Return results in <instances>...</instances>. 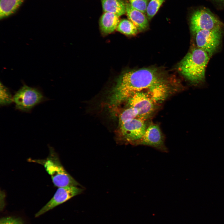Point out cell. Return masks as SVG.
Here are the masks:
<instances>
[{"label":"cell","instance_id":"1","mask_svg":"<svg viewBox=\"0 0 224 224\" xmlns=\"http://www.w3.org/2000/svg\"><path fill=\"white\" fill-rule=\"evenodd\" d=\"M171 82L164 72L157 68L127 71L118 78L111 92L110 104L118 106L138 92H147L152 96L163 94L172 90Z\"/></svg>","mask_w":224,"mask_h":224},{"label":"cell","instance_id":"2","mask_svg":"<svg viewBox=\"0 0 224 224\" xmlns=\"http://www.w3.org/2000/svg\"><path fill=\"white\" fill-rule=\"evenodd\" d=\"M210 58L202 49L193 48L180 62L178 69L193 85H202L205 82L206 68Z\"/></svg>","mask_w":224,"mask_h":224},{"label":"cell","instance_id":"3","mask_svg":"<svg viewBox=\"0 0 224 224\" xmlns=\"http://www.w3.org/2000/svg\"><path fill=\"white\" fill-rule=\"evenodd\" d=\"M48 156L44 159H28L30 162L36 163L43 166L50 175L54 185L58 188L79 186L77 182L65 170L62 165L59 157L53 148L49 147Z\"/></svg>","mask_w":224,"mask_h":224},{"label":"cell","instance_id":"4","mask_svg":"<svg viewBox=\"0 0 224 224\" xmlns=\"http://www.w3.org/2000/svg\"><path fill=\"white\" fill-rule=\"evenodd\" d=\"M47 100L39 89L26 84L15 93L13 97L15 109L26 112H30L35 106Z\"/></svg>","mask_w":224,"mask_h":224},{"label":"cell","instance_id":"5","mask_svg":"<svg viewBox=\"0 0 224 224\" xmlns=\"http://www.w3.org/2000/svg\"><path fill=\"white\" fill-rule=\"evenodd\" d=\"M220 26H224V24L207 8H198L191 15L190 28L194 35L201 30H211Z\"/></svg>","mask_w":224,"mask_h":224},{"label":"cell","instance_id":"6","mask_svg":"<svg viewBox=\"0 0 224 224\" xmlns=\"http://www.w3.org/2000/svg\"><path fill=\"white\" fill-rule=\"evenodd\" d=\"M223 27L220 26L211 30L198 32L194 35L197 47L204 51L211 57L220 44Z\"/></svg>","mask_w":224,"mask_h":224},{"label":"cell","instance_id":"7","mask_svg":"<svg viewBox=\"0 0 224 224\" xmlns=\"http://www.w3.org/2000/svg\"><path fill=\"white\" fill-rule=\"evenodd\" d=\"M145 121L136 118L119 124V133L121 139L126 143L137 146L147 127Z\"/></svg>","mask_w":224,"mask_h":224},{"label":"cell","instance_id":"8","mask_svg":"<svg viewBox=\"0 0 224 224\" xmlns=\"http://www.w3.org/2000/svg\"><path fill=\"white\" fill-rule=\"evenodd\" d=\"M146 92H137L127 100L128 107L135 108L138 110V118L145 120L154 112L156 102L150 95Z\"/></svg>","mask_w":224,"mask_h":224},{"label":"cell","instance_id":"9","mask_svg":"<svg viewBox=\"0 0 224 224\" xmlns=\"http://www.w3.org/2000/svg\"><path fill=\"white\" fill-rule=\"evenodd\" d=\"M83 189L77 186L58 188L51 199L35 215L38 217L47 212L82 193Z\"/></svg>","mask_w":224,"mask_h":224},{"label":"cell","instance_id":"10","mask_svg":"<svg viewBox=\"0 0 224 224\" xmlns=\"http://www.w3.org/2000/svg\"><path fill=\"white\" fill-rule=\"evenodd\" d=\"M142 145L153 147L164 152L168 150L164 144V137L159 126L152 123L146 129L145 132L137 145Z\"/></svg>","mask_w":224,"mask_h":224},{"label":"cell","instance_id":"11","mask_svg":"<svg viewBox=\"0 0 224 224\" xmlns=\"http://www.w3.org/2000/svg\"><path fill=\"white\" fill-rule=\"evenodd\" d=\"M126 13L129 19L139 30L146 29L148 22L144 14L133 7L129 3H126Z\"/></svg>","mask_w":224,"mask_h":224},{"label":"cell","instance_id":"12","mask_svg":"<svg viewBox=\"0 0 224 224\" xmlns=\"http://www.w3.org/2000/svg\"><path fill=\"white\" fill-rule=\"evenodd\" d=\"M119 16L112 13L104 12L100 20V26L102 32L108 34L114 31L120 21Z\"/></svg>","mask_w":224,"mask_h":224},{"label":"cell","instance_id":"13","mask_svg":"<svg viewBox=\"0 0 224 224\" xmlns=\"http://www.w3.org/2000/svg\"><path fill=\"white\" fill-rule=\"evenodd\" d=\"M104 12L115 14L119 16L126 13V3L122 0H101Z\"/></svg>","mask_w":224,"mask_h":224},{"label":"cell","instance_id":"14","mask_svg":"<svg viewBox=\"0 0 224 224\" xmlns=\"http://www.w3.org/2000/svg\"><path fill=\"white\" fill-rule=\"evenodd\" d=\"M24 0H1L0 17L3 19L14 13Z\"/></svg>","mask_w":224,"mask_h":224},{"label":"cell","instance_id":"15","mask_svg":"<svg viewBox=\"0 0 224 224\" xmlns=\"http://www.w3.org/2000/svg\"><path fill=\"white\" fill-rule=\"evenodd\" d=\"M117 30L127 35H135L138 30L137 27L130 20L126 19H122L119 21Z\"/></svg>","mask_w":224,"mask_h":224},{"label":"cell","instance_id":"16","mask_svg":"<svg viewBox=\"0 0 224 224\" xmlns=\"http://www.w3.org/2000/svg\"><path fill=\"white\" fill-rule=\"evenodd\" d=\"M13 97L9 89L0 82V105L1 106H7L13 102Z\"/></svg>","mask_w":224,"mask_h":224},{"label":"cell","instance_id":"17","mask_svg":"<svg viewBox=\"0 0 224 224\" xmlns=\"http://www.w3.org/2000/svg\"><path fill=\"white\" fill-rule=\"evenodd\" d=\"M138 111L134 108L128 107L120 114L119 117V124L126 121L138 118Z\"/></svg>","mask_w":224,"mask_h":224},{"label":"cell","instance_id":"18","mask_svg":"<svg viewBox=\"0 0 224 224\" xmlns=\"http://www.w3.org/2000/svg\"><path fill=\"white\" fill-rule=\"evenodd\" d=\"M165 0H151L147 8L146 13L149 19L152 18L156 14Z\"/></svg>","mask_w":224,"mask_h":224},{"label":"cell","instance_id":"19","mask_svg":"<svg viewBox=\"0 0 224 224\" xmlns=\"http://www.w3.org/2000/svg\"><path fill=\"white\" fill-rule=\"evenodd\" d=\"M130 4L135 9L145 14L146 12L148 0H129Z\"/></svg>","mask_w":224,"mask_h":224},{"label":"cell","instance_id":"20","mask_svg":"<svg viewBox=\"0 0 224 224\" xmlns=\"http://www.w3.org/2000/svg\"><path fill=\"white\" fill-rule=\"evenodd\" d=\"M0 224H25L19 217L8 216L3 217L0 219Z\"/></svg>","mask_w":224,"mask_h":224},{"label":"cell","instance_id":"21","mask_svg":"<svg viewBox=\"0 0 224 224\" xmlns=\"http://www.w3.org/2000/svg\"><path fill=\"white\" fill-rule=\"evenodd\" d=\"M217 3L224 4V0H211Z\"/></svg>","mask_w":224,"mask_h":224}]
</instances>
